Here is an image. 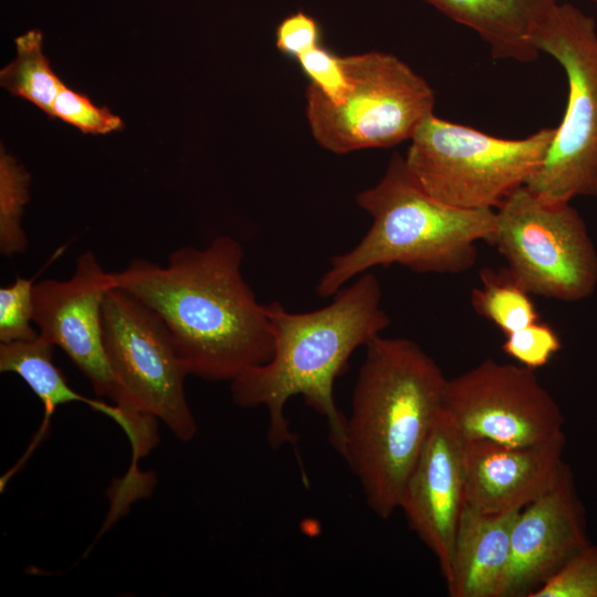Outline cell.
<instances>
[{
    "mask_svg": "<svg viewBox=\"0 0 597 597\" xmlns=\"http://www.w3.org/2000/svg\"><path fill=\"white\" fill-rule=\"evenodd\" d=\"M442 408L465 440L519 447L549 440L565 421L533 369L492 358L448 379Z\"/></svg>",
    "mask_w": 597,
    "mask_h": 597,
    "instance_id": "10",
    "label": "cell"
},
{
    "mask_svg": "<svg viewBox=\"0 0 597 597\" xmlns=\"http://www.w3.org/2000/svg\"><path fill=\"white\" fill-rule=\"evenodd\" d=\"M15 57L0 71V84L52 118L54 101L65 85L43 52V33L33 29L14 39Z\"/></svg>",
    "mask_w": 597,
    "mask_h": 597,
    "instance_id": "18",
    "label": "cell"
},
{
    "mask_svg": "<svg viewBox=\"0 0 597 597\" xmlns=\"http://www.w3.org/2000/svg\"><path fill=\"white\" fill-rule=\"evenodd\" d=\"M519 513L488 514L463 505L446 584L450 597H500Z\"/></svg>",
    "mask_w": 597,
    "mask_h": 597,
    "instance_id": "15",
    "label": "cell"
},
{
    "mask_svg": "<svg viewBox=\"0 0 597 597\" xmlns=\"http://www.w3.org/2000/svg\"><path fill=\"white\" fill-rule=\"evenodd\" d=\"M52 118H57L88 135H107L124 127L119 116L107 107L97 106L85 94L72 90L66 84L54 101Z\"/></svg>",
    "mask_w": 597,
    "mask_h": 597,
    "instance_id": "21",
    "label": "cell"
},
{
    "mask_svg": "<svg viewBox=\"0 0 597 597\" xmlns=\"http://www.w3.org/2000/svg\"><path fill=\"white\" fill-rule=\"evenodd\" d=\"M321 40L322 32L318 22L303 11L285 17L275 30L277 50L293 59L321 45Z\"/></svg>",
    "mask_w": 597,
    "mask_h": 597,
    "instance_id": "26",
    "label": "cell"
},
{
    "mask_svg": "<svg viewBox=\"0 0 597 597\" xmlns=\"http://www.w3.org/2000/svg\"><path fill=\"white\" fill-rule=\"evenodd\" d=\"M495 219L489 243L526 292L564 302L595 292L597 251L569 202L547 203L522 186L495 209Z\"/></svg>",
    "mask_w": 597,
    "mask_h": 597,
    "instance_id": "8",
    "label": "cell"
},
{
    "mask_svg": "<svg viewBox=\"0 0 597 597\" xmlns=\"http://www.w3.org/2000/svg\"><path fill=\"white\" fill-rule=\"evenodd\" d=\"M348 81L333 104L308 84L306 118L317 144L335 154L387 148L410 139L434 107L430 84L394 54L369 51L342 56Z\"/></svg>",
    "mask_w": 597,
    "mask_h": 597,
    "instance_id": "7",
    "label": "cell"
},
{
    "mask_svg": "<svg viewBox=\"0 0 597 597\" xmlns=\"http://www.w3.org/2000/svg\"><path fill=\"white\" fill-rule=\"evenodd\" d=\"M302 72L327 101L339 103L347 93L348 81L342 56L322 44L295 59Z\"/></svg>",
    "mask_w": 597,
    "mask_h": 597,
    "instance_id": "25",
    "label": "cell"
},
{
    "mask_svg": "<svg viewBox=\"0 0 597 597\" xmlns=\"http://www.w3.org/2000/svg\"><path fill=\"white\" fill-rule=\"evenodd\" d=\"M555 128L507 139L429 114L404 156L430 196L462 209H496L542 164Z\"/></svg>",
    "mask_w": 597,
    "mask_h": 597,
    "instance_id": "5",
    "label": "cell"
},
{
    "mask_svg": "<svg viewBox=\"0 0 597 597\" xmlns=\"http://www.w3.org/2000/svg\"><path fill=\"white\" fill-rule=\"evenodd\" d=\"M53 347L40 335L30 341L0 343V371L13 373L24 380L42 402L48 419L59 406L93 402L67 384L53 363Z\"/></svg>",
    "mask_w": 597,
    "mask_h": 597,
    "instance_id": "17",
    "label": "cell"
},
{
    "mask_svg": "<svg viewBox=\"0 0 597 597\" xmlns=\"http://www.w3.org/2000/svg\"><path fill=\"white\" fill-rule=\"evenodd\" d=\"M356 202L373 223L352 250L331 259L316 285L322 297L335 295L375 266L462 273L476 261V243H489L495 230V209H462L439 201L418 185L397 153L383 178L358 192Z\"/></svg>",
    "mask_w": 597,
    "mask_h": 597,
    "instance_id": "4",
    "label": "cell"
},
{
    "mask_svg": "<svg viewBox=\"0 0 597 597\" xmlns=\"http://www.w3.org/2000/svg\"><path fill=\"white\" fill-rule=\"evenodd\" d=\"M380 303V283L367 271L320 310L292 313L276 301L265 305L273 334L272 357L235 377L230 390L237 406L266 409L270 446L295 448L296 436L284 408L290 398L300 395L326 419L329 441L342 452L346 417L336 406L334 383L352 354L389 326Z\"/></svg>",
    "mask_w": 597,
    "mask_h": 597,
    "instance_id": "2",
    "label": "cell"
},
{
    "mask_svg": "<svg viewBox=\"0 0 597 597\" xmlns=\"http://www.w3.org/2000/svg\"><path fill=\"white\" fill-rule=\"evenodd\" d=\"M593 1L597 2V0H593Z\"/></svg>",
    "mask_w": 597,
    "mask_h": 597,
    "instance_id": "27",
    "label": "cell"
},
{
    "mask_svg": "<svg viewBox=\"0 0 597 597\" xmlns=\"http://www.w3.org/2000/svg\"><path fill=\"white\" fill-rule=\"evenodd\" d=\"M528 597H597V546L588 544Z\"/></svg>",
    "mask_w": 597,
    "mask_h": 597,
    "instance_id": "22",
    "label": "cell"
},
{
    "mask_svg": "<svg viewBox=\"0 0 597 597\" xmlns=\"http://www.w3.org/2000/svg\"><path fill=\"white\" fill-rule=\"evenodd\" d=\"M464 438L441 410L402 491L399 509L434 554L449 582L458 521L464 505Z\"/></svg>",
    "mask_w": 597,
    "mask_h": 597,
    "instance_id": "12",
    "label": "cell"
},
{
    "mask_svg": "<svg viewBox=\"0 0 597 597\" xmlns=\"http://www.w3.org/2000/svg\"><path fill=\"white\" fill-rule=\"evenodd\" d=\"M565 443L564 431L522 447L465 440L464 504L488 514L521 511L558 479Z\"/></svg>",
    "mask_w": 597,
    "mask_h": 597,
    "instance_id": "14",
    "label": "cell"
},
{
    "mask_svg": "<svg viewBox=\"0 0 597 597\" xmlns=\"http://www.w3.org/2000/svg\"><path fill=\"white\" fill-rule=\"evenodd\" d=\"M33 279L18 276L0 289V342L30 341L39 336L33 323Z\"/></svg>",
    "mask_w": 597,
    "mask_h": 597,
    "instance_id": "23",
    "label": "cell"
},
{
    "mask_svg": "<svg viewBox=\"0 0 597 597\" xmlns=\"http://www.w3.org/2000/svg\"><path fill=\"white\" fill-rule=\"evenodd\" d=\"M243 256L234 238L220 235L203 249L175 250L166 265L135 259L112 275L161 318L189 375L232 381L273 354L265 305L241 273Z\"/></svg>",
    "mask_w": 597,
    "mask_h": 597,
    "instance_id": "1",
    "label": "cell"
},
{
    "mask_svg": "<svg viewBox=\"0 0 597 597\" xmlns=\"http://www.w3.org/2000/svg\"><path fill=\"white\" fill-rule=\"evenodd\" d=\"M536 50L559 63L567 104L545 157L524 185L547 203L597 199V29L595 20L559 3L534 36Z\"/></svg>",
    "mask_w": 597,
    "mask_h": 597,
    "instance_id": "6",
    "label": "cell"
},
{
    "mask_svg": "<svg viewBox=\"0 0 597 597\" xmlns=\"http://www.w3.org/2000/svg\"><path fill=\"white\" fill-rule=\"evenodd\" d=\"M102 331L117 385L113 402L156 418L178 440L190 441L197 422L185 394L189 371L161 318L114 285L104 297Z\"/></svg>",
    "mask_w": 597,
    "mask_h": 597,
    "instance_id": "9",
    "label": "cell"
},
{
    "mask_svg": "<svg viewBox=\"0 0 597 597\" xmlns=\"http://www.w3.org/2000/svg\"><path fill=\"white\" fill-rule=\"evenodd\" d=\"M588 544L574 478L564 464L554 485L515 520L500 597H528Z\"/></svg>",
    "mask_w": 597,
    "mask_h": 597,
    "instance_id": "13",
    "label": "cell"
},
{
    "mask_svg": "<svg viewBox=\"0 0 597 597\" xmlns=\"http://www.w3.org/2000/svg\"><path fill=\"white\" fill-rule=\"evenodd\" d=\"M480 275L481 286L472 291V306L504 336L540 321L531 294L516 282L507 269L498 272L483 269Z\"/></svg>",
    "mask_w": 597,
    "mask_h": 597,
    "instance_id": "19",
    "label": "cell"
},
{
    "mask_svg": "<svg viewBox=\"0 0 597 597\" xmlns=\"http://www.w3.org/2000/svg\"><path fill=\"white\" fill-rule=\"evenodd\" d=\"M31 175L3 147L0 150V252L4 256L23 253L28 239L22 218L30 201Z\"/></svg>",
    "mask_w": 597,
    "mask_h": 597,
    "instance_id": "20",
    "label": "cell"
},
{
    "mask_svg": "<svg viewBox=\"0 0 597 597\" xmlns=\"http://www.w3.org/2000/svg\"><path fill=\"white\" fill-rule=\"evenodd\" d=\"M489 45L493 59L531 62L534 36L558 0H426Z\"/></svg>",
    "mask_w": 597,
    "mask_h": 597,
    "instance_id": "16",
    "label": "cell"
},
{
    "mask_svg": "<svg viewBox=\"0 0 597 597\" xmlns=\"http://www.w3.org/2000/svg\"><path fill=\"white\" fill-rule=\"evenodd\" d=\"M562 348L557 333L540 321L505 336L503 352L531 369L545 366Z\"/></svg>",
    "mask_w": 597,
    "mask_h": 597,
    "instance_id": "24",
    "label": "cell"
},
{
    "mask_svg": "<svg viewBox=\"0 0 597 597\" xmlns=\"http://www.w3.org/2000/svg\"><path fill=\"white\" fill-rule=\"evenodd\" d=\"M365 347L341 455L368 507L388 519L442 410L448 378L411 339L379 335Z\"/></svg>",
    "mask_w": 597,
    "mask_h": 597,
    "instance_id": "3",
    "label": "cell"
},
{
    "mask_svg": "<svg viewBox=\"0 0 597 597\" xmlns=\"http://www.w3.org/2000/svg\"><path fill=\"white\" fill-rule=\"evenodd\" d=\"M93 252L82 253L67 280L46 279L33 286V323L39 335L59 346L87 378L97 396L112 400L117 385L103 343L102 307L114 286Z\"/></svg>",
    "mask_w": 597,
    "mask_h": 597,
    "instance_id": "11",
    "label": "cell"
}]
</instances>
